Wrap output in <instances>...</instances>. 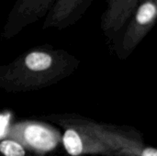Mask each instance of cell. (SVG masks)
I'll list each match as a JSON object with an SVG mask.
<instances>
[{"label": "cell", "instance_id": "obj_6", "mask_svg": "<svg viewBox=\"0 0 157 156\" xmlns=\"http://www.w3.org/2000/svg\"><path fill=\"white\" fill-rule=\"evenodd\" d=\"M142 156H157V152L154 148H147L143 152Z\"/></svg>", "mask_w": 157, "mask_h": 156}, {"label": "cell", "instance_id": "obj_5", "mask_svg": "<svg viewBox=\"0 0 157 156\" xmlns=\"http://www.w3.org/2000/svg\"><path fill=\"white\" fill-rule=\"evenodd\" d=\"M0 152L5 156H25L24 148L18 143L9 140L0 143Z\"/></svg>", "mask_w": 157, "mask_h": 156}, {"label": "cell", "instance_id": "obj_1", "mask_svg": "<svg viewBox=\"0 0 157 156\" xmlns=\"http://www.w3.org/2000/svg\"><path fill=\"white\" fill-rule=\"evenodd\" d=\"M25 138L29 144L36 149L42 151H49L55 146V138L47 129L38 126L30 125L25 130Z\"/></svg>", "mask_w": 157, "mask_h": 156}, {"label": "cell", "instance_id": "obj_2", "mask_svg": "<svg viewBox=\"0 0 157 156\" xmlns=\"http://www.w3.org/2000/svg\"><path fill=\"white\" fill-rule=\"evenodd\" d=\"M25 63L32 71H43L51 66L52 57L44 52H31L26 57Z\"/></svg>", "mask_w": 157, "mask_h": 156}, {"label": "cell", "instance_id": "obj_4", "mask_svg": "<svg viewBox=\"0 0 157 156\" xmlns=\"http://www.w3.org/2000/svg\"><path fill=\"white\" fill-rule=\"evenodd\" d=\"M156 15V6L153 3L144 4L138 10L136 19L138 23L144 25L149 23Z\"/></svg>", "mask_w": 157, "mask_h": 156}, {"label": "cell", "instance_id": "obj_3", "mask_svg": "<svg viewBox=\"0 0 157 156\" xmlns=\"http://www.w3.org/2000/svg\"><path fill=\"white\" fill-rule=\"evenodd\" d=\"M63 144L65 150L73 156L79 155L83 151L82 141L78 133L74 130H67L63 135Z\"/></svg>", "mask_w": 157, "mask_h": 156}]
</instances>
